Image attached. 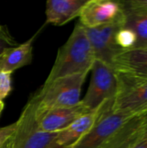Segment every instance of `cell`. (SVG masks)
Here are the masks:
<instances>
[{
	"mask_svg": "<svg viewBox=\"0 0 147 148\" xmlns=\"http://www.w3.org/2000/svg\"><path fill=\"white\" fill-rule=\"evenodd\" d=\"M95 60L94 50L83 26L78 23L68 41L58 49L52 69L45 82L68 75L88 74Z\"/></svg>",
	"mask_w": 147,
	"mask_h": 148,
	"instance_id": "cell-1",
	"label": "cell"
},
{
	"mask_svg": "<svg viewBox=\"0 0 147 148\" xmlns=\"http://www.w3.org/2000/svg\"><path fill=\"white\" fill-rule=\"evenodd\" d=\"M117 90L112 110L136 115L147 111V75L116 71Z\"/></svg>",
	"mask_w": 147,
	"mask_h": 148,
	"instance_id": "cell-2",
	"label": "cell"
},
{
	"mask_svg": "<svg viewBox=\"0 0 147 148\" xmlns=\"http://www.w3.org/2000/svg\"><path fill=\"white\" fill-rule=\"evenodd\" d=\"M87 75V74L68 75L44 83L36 91L38 110L45 111L76 106L81 101V87Z\"/></svg>",
	"mask_w": 147,
	"mask_h": 148,
	"instance_id": "cell-3",
	"label": "cell"
},
{
	"mask_svg": "<svg viewBox=\"0 0 147 148\" xmlns=\"http://www.w3.org/2000/svg\"><path fill=\"white\" fill-rule=\"evenodd\" d=\"M38 97L34 93L16 121L13 148H49L55 144L58 133H46L38 128Z\"/></svg>",
	"mask_w": 147,
	"mask_h": 148,
	"instance_id": "cell-4",
	"label": "cell"
},
{
	"mask_svg": "<svg viewBox=\"0 0 147 148\" xmlns=\"http://www.w3.org/2000/svg\"><path fill=\"white\" fill-rule=\"evenodd\" d=\"M113 100H110L101 105L100 115L94 127L72 148H102L128 121L135 116L113 112Z\"/></svg>",
	"mask_w": 147,
	"mask_h": 148,
	"instance_id": "cell-5",
	"label": "cell"
},
{
	"mask_svg": "<svg viewBox=\"0 0 147 148\" xmlns=\"http://www.w3.org/2000/svg\"><path fill=\"white\" fill-rule=\"evenodd\" d=\"M91 71L89 87L81 101L89 111L97 109L107 101L113 100L117 90L116 73L112 66L95 59Z\"/></svg>",
	"mask_w": 147,
	"mask_h": 148,
	"instance_id": "cell-6",
	"label": "cell"
},
{
	"mask_svg": "<svg viewBox=\"0 0 147 148\" xmlns=\"http://www.w3.org/2000/svg\"><path fill=\"white\" fill-rule=\"evenodd\" d=\"M121 27H123V11L121 16L113 23L95 28L83 27L96 60L113 67L114 57L123 52L115 42V35Z\"/></svg>",
	"mask_w": 147,
	"mask_h": 148,
	"instance_id": "cell-7",
	"label": "cell"
},
{
	"mask_svg": "<svg viewBox=\"0 0 147 148\" xmlns=\"http://www.w3.org/2000/svg\"><path fill=\"white\" fill-rule=\"evenodd\" d=\"M122 15L120 2L111 0H87L79 18L84 28H95L117 21Z\"/></svg>",
	"mask_w": 147,
	"mask_h": 148,
	"instance_id": "cell-8",
	"label": "cell"
},
{
	"mask_svg": "<svg viewBox=\"0 0 147 148\" xmlns=\"http://www.w3.org/2000/svg\"><path fill=\"white\" fill-rule=\"evenodd\" d=\"M90 112L81 101L74 107L39 111L37 108L38 128L46 133H59L68 127L80 116Z\"/></svg>",
	"mask_w": 147,
	"mask_h": 148,
	"instance_id": "cell-9",
	"label": "cell"
},
{
	"mask_svg": "<svg viewBox=\"0 0 147 148\" xmlns=\"http://www.w3.org/2000/svg\"><path fill=\"white\" fill-rule=\"evenodd\" d=\"M101 108V106L95 110L84 114L68 127L59 132L55 144L63 147H73L94 127L100 115Z\"/></svg>",
	"mask_w": 147,
	"mask_h": 148,
	"instance_id": "cell-10",
	"label": "cell"
},
{
	"mask_svg": "<svg viewBox=\"0 0 147 148\" xmlns=\"http://www.w3.org/2000/svg\"><path fill=\"white\" fill-rule=\"evenodd\" d=\"M87 0H49L46 3V23L66 24L80 16Z\"/></svg>",
	"mask_w": 147,
	"mask_h": 148,
	"instance_id": "cell-11",
	"label": "cell"
},
{
	"mask_svg": "<svg viewBox=\"0 0 147 148\" xmlns=\"http://www.w3.org/2000/svg\"><path fill=\"white\" fill-rule=\"evenodd\" d=\"M145 113L128 121L102 148H131L142 136Z\"/></svg>",
	"mask_w": 147,
	"mask_h": 148,
	"instance_id": "cell-12",
	"label": "cell"
},
{
	"mask_svg": "<svg viewBox=\"0 0 147 148\" xmlns=\"http://www.w3.org/2000/svg\"><path fill=\"white\" fill-rule=\"evenodd\" d=\"M113 68L116 71L147 75V47L121 52L114 57Z\"/></svg>",
	"mask_w": 147,
	"mask_h": 148,
	"instance_id": "cell-13",
	"label": "cell"
},
{
	"mask_svg": "<svg viewBox=\"0 0 147 148\" xmlns=\"http://www.w3.org/2000/svg\"><path fill=\"white\" fill-rule=\"evenodd\" d=\"M123 11V27L132 29L137 37L133 49L147 47V10L132 8L120 2Z\"/></svg>",
	"mask_w": 147,
	"mask_h": 148,
	"instance_id": "cell-14",
	"label": "cell"
},
{
	"mask_svg": "<svg viewBox=\"0 0 147 148\" xmlns=\"http://www.w3.org/2000/svg\"><path fill=\"white\" fill-rule=\"evenodd\" d=\"M36 35L27 42L18 44L9 49L0 59V71L11 73L23 66L29 65L32 61L33 41Z\"/></svg>",
	"mask_w": 147,
	"mask_h": 148,
	"instance_id": "cell-15",
	"label": "cell"
},
{
	"mask_svg": "<svg viewBox=\"0 0 147 148\" xmlns=\"http://www.w3.org/2000/svg\"><path fill=\"white\" fill-rule=\"evenodd\" d=\"M137 42V37L134 32L126 27H121L115 35L116 45L122 50H129L134 48Z\"/></svg>",
	"mask_w": 147,
	"mask_h": 148,
	"instance_id": "cell-16",
	"label": "cell"
},
{
	"mask_svg": "<svg viewBox=\"0 0 147 148\" xmlns=\"http://www.w3.org/2000/svg\"><path fill=\"white\" fill-rule=\"evenodd\" d=\"M18 44L11 36L8 28L0 23V59L9 49L16 47Z\"/></svg>",
	"mask_w": 147,
	"mask_h": 148,
	"instance_id": "cell-17",
	"label": "cell"
},
{
	"mask_svg": "<svg viewBox=\"0 0 147 148\" xmlns=\"http://www.w3.org/2000/svg\"><path fill=\"white\" fill-rule=\"evenodd\" d=\"M11 73L0 71V101H3L12 90Z\"/></svg>",
	"mask_w": 147,
	"mask_h": 148,
	"instance_id": "cell-18",
	"label": "cell"
},
{
	"mask_svg": "<svg viewBox=\"0 0 147 148\" xmlns=\"http://www.w3.org/2000/svg\"><path fill=\"white\" fill-rule=\"evenodd\" d=\"M16 128V122L3 127H0V148L8 139H10L14 134Z\"/></svg>",
	"mask_w": 147,
	"mask_h": 148,
	"instance_id": "cell-19",
	"label": "cell"
},
{
	"mask_svg": "<svg viewBox=\"0 0 147 148\" xmlns=\"http://www.w3.org/2000/svg\"><path fill=\"white\" fill-rule=\"evenodd\" d=\"M123 2L126 5L129 7L147 10V0H130Z\"/></svg>",
	"mask_w": 147,
	"mask_h": 148,
	"instance_id": "cell-20",
	"label": "cell"
},
{
	"mask_svg": "<svg viewBox=\"0 0 147 148\" xmlns=\"http://www.w3.org/2000/svg\"><path fill=\"white\" fill-rule=\"evenodd\" d=\"M131 148H147V136L142 137Z\"/></svg>",
	"mask_w": 147,
	"mask_h": 148,
	"instance_id": "cell-21",
	"label": "cell"
},
{
	"mask_svg": "<svg viewBox=\"0 0 147 148\" xmlns=\"http://www.w3.org/2000/svg\"><path fill=\"white\" fill-rule=\"evenodd\" d=\"M1 148H13V139H12V136L10 139H8L3 143V145L1 147Z\"/></svg>",
	"mask_w": 147,
	"mask_h": 148,
	"instance_id": "cell-22",
	"label": "cell"
},
{
	"mask_svg": "<svg viewBox=\"0 0 147 148\" xmlns=\"http://www.w3.org/2000/svg\"><path fill=\"white\" fill-rule=\"evenodd\" d=\"M3 107H4L3 102V101H0V114H1V113H2V111H3Z\"/></svg>",
	"mask_w": 147,
	"mask_h": 148,
	"instance_id": "cell-23",
	"label": "cell"
},
{
	"mask_svg": "<svg viewBox=\"0 0 147 148\" xmlns=\"http://www.w3.org/2000/svg\"><path fill=\"white\" fill-rule=\"evenodd\" d=\"M49 148H70V147H60V146H57V145L54 144L53 146H51Z\"/></svg>",
	"mask_w": 147,
	"mask_h": 148,
	"instance_id": "cell-24",
	"label": "cell"
},
{
	"mask_svg": "<svg viewBox=\"0 0 147 148\" xmlns=\"http://www.w3.org/2000/svg\"><path fill=\"white\" fill-rule=\"evenodd\" d=\"M146 112H147V111H146Z\"/></svg>",
	"mask_w": 147,
	"mask_h": 148,
	"instance_id": "cell-25",
	"label": "cell"
}]
</instances>
